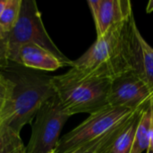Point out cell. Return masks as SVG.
<instances>
[{"mask_svg":"<svg viewBox=\"0 0 153 153\" xmlns=\"http://www.w3.org/2000/svg\"><path fill=\"white\" fill-rule=\"evenodd\" d=\"M0 71L13 84L11 100L0 117V124L20 134L23 126L36 117L42 104L56 95L51 76L13 62Z\"/></svg>","mask_w":153,"mask_h":153,"instance_id":"obj_1","label":"cell"},{"mask_svg":"<svg viewBox=\"0 0 153 153\" xmlns=\"http://www.w3.org/2000/svg\"><path fill=\"white\" fill-rule=\"evenodd\" d=\"M134 14L126 21L111 28L78 59L72 61L71 67L112 80L131 69L129 57V31Z\"/></svg>","mask_w":153,"mask_h":153,"instance_id":"obj_2","label":"cell"},{"mask_svg":"<svg viewBox=\"0 0 153 153\" xmlns=\"http://www.w3.org/2000/svg\"><path fill=\"white\" fill-rule=\"evenodd\" d=\"M51 82L64 112L69 117L79 113L91 115L108 106L110 79L71 67L63 74L51 76Z\"/></svg>","mask_w":153,"mask_h":153,"instance_id":"obj_3","label":"cell"},{"mask_svg":"<svg viewBox=\"0 0 153 153\" xmlns=\"http://www.w3.org/2000/svg\"><path fill=\"white\" fill-rule=\"evenodd\" d=\"M6 40L10 62H13L20 47L33 43L48 49L66 66H71L72 60L60 51L46 30L35 0H22L18 22L12 31L8 33Z\"/></svg>","mask_w":153,"mask_h":153,"instance_id":"obj_4","label":"cell"},{"mask_svg":"<svg viewBox=\"0 0 153 153\" xmlns=\"http://www.w3.org/2000/svg\"><path fill=\"white\" fill-rule=\"evenodd\" d=\"M134 111L108 105L91 114L78 126L60 138L54 153H67L99 139L127 120Z\"/></svg>","mask_w":153,"mask_h":153,"instance_id":"obj_5","label":"cell"},{"mask_svg":"<svg viewBox=\"0 0 153 153\" xmlns=\"http://www.w3.org/2000/svg\"><path fill=\"white\" fill-rule=\"evenodd\" d=\"M70 117L66 115L56 95L45 101L32 124L31 135L25 153H54L60 133Z\"/></svg>","mask_w":153,"mask_h":153,"instance_id":"obj_6","label":"cell"},{"mask_svg":"<svg viewBox=\"0 0 153 153\" xmlns=\"http://www.w3.org/2000/svg\"><path fill=\"white\" fill-rule=\"evenodd\" d=\"M153 98V89L133 70L111 80L108 104L136 110Z\"/></svg>","mask_w":153,"mask_h":153,"instance_id":"obj_7","label":"cell"},{"mask_svg":"<svg viewBox=\"0 0 153 153\" xmlns=\"http://www.w3.org/2000/svg\"><path fill=\"white\" fill-rule=\"evenodd\" d=\"M88 4L94 19L97 39L133 15L129 0H89Z\"/></svg>","mask_w":153,"mask_h":153,"instance_id":"obj_8","label":"cell"},{"mask_svg":"<svg viewBox=\"0 0 153 153\" xmlns=\"http://www.w3.org/2000/svg\"><path fill=\"white\" fill-rule=\"evenodd\" d=\"M128 45L131 69L153 89V48L143 38L135 20L130 27Z\"/></svg>","mask_w":153,"mask_h":153,"instance_id":"obj_9","label":"cell"},{"mask_svg":"<svg viewBox=\"0 0 153 153\" xmlns=\"http://www.w3.org/2000/svg\"><path fill=\"white\" fill-rule=\"evenodd\" d=\"M13 63L37 71H55L66 66L48 49L33 43L24 44L17 51Z\"/></svg>","mask_w":153,"mask_h":153,"instance_id":"obj_10","label":"cell"},{"mask_svg":"<svg viewBox=\"0 0 153 153\" xmlns=\"http://www.w3.org/2000/svg\"><path fill=\"white\" fill-rule=\"evenodd\" d=\"M147 103L134 112L133 116L127 120L122 131L103 153H131L135 133Z\"/></svg>","mask_w":153,"mask_h":153,"instance_id":"obj_11","label":"cell"},{"mask_svg":"<svg viewBox=\"0 0 153 153\" xmlns=\"http://www.w3.org/2000/svg\"><path fill=\"white\" fill-rule=\"evenodd\" d=\"M152 100L145 106L137 127L131 153H143L148 151L152 141Z\"/></svg>","mask_w":153,"mask_h":153,"instance_id":"obj_12","label":"cell"},{"mask_svg":"<svg viewBox=\"0 0 153 153\" xmlns=\"http://www.w3.org/2000/svg\"><path fill=\"white\" fill-rule=\"evenodd\" d=\"M127 120H126L125 122H123L122 124H120L119 126H117V127L112 129L110 132H108L105 135L100 137L99 139H97V140H95V141H93L91 143H89L87 144H84V145L81 146L80 148H78V149H76L74 151L69 152L67 153H100L101 151L103 150V148H105V147L108 146L109 144H111L112 142L117 138V136L119 134V133L124 128V126L126 124Z\"/></svg>","mask_w":153,"mask_h":153,"instance_id":"obj_13","label":"cell"},{"mask_svg":"<svg viewBox=\"0 0 153 153\" xmlns=\"http://www.w3.org/2000/svg\"><path fill=\"white\" fill-rule=\"evenodd\" d=\"M22 0H7L4 9L0 17V26L7 32H11L16 25L20 12Z\"/></svg>","mask_w":153,"mask_h":153,"instance_id":"obj_14","label":"cell"},{"mask_svg":"<svg viewBox=\"0 0 153 153\" xmlns=\"http://www.w3.org/2000/svg\"><path fill=\"white\" fill-rule=\"evenodd\" d=\"M12 90V82L0 71V117L4 114L9 105Z\"/></svg>","mask_w":153,"mask_h":153,"instance_id":"obj_15","label":"cell"},{"mask_svg":"<svg viewBox=\"0 0 153 153\" xmlns=\"http://www.w3.org/2000/svg\"><path fill=\"white\" fill-rule=\"evenodd\" d=\"M10 61L8 58V46L7 40L0 41V70L5 68L9 65Z\"/></svg>","mask_w":153,"mask_h":153,"instance_id":"obj_16","label":"cell"},{"mask_svg":"<svg viewBox=\"0 0 153 153\" xmlns=\"http://www.w3.org/2000/svg\"><path fill=\"white\" fill-rule=\"evenodd\" d=\"M152 141H151V146L150 150L153 152V98L152 100Z\"/></svg>","mask_w":153,"mask_h":153,"instance_id":"obj_17","label":"cell"},{"mask_svg":"<svg viewBox=\"0 0 153 153\" xmlns=\"http://www.w3.org/2000/svg\"><path fill=\"white\" fill-rule=\"evenodd\" d=\"M7 36H8V33L0 26V41L6 39H7Z\"/></svg>","mask_w":153,"mask_h":153,"instance_id":"obj_18","label":"cell"},{"mask_svg":"<svg viewBox=\"0 0 153 153\" xmlns=\"http://www.w3.org/2000/svg\"><path fill=\"white\" fill-rule=\"evenodd\" d=\"M146 12H147L148 13L153 12V0L149 1V3H148V4H147V7H146Z\"/></svg>","mask_w":153,"mask_h":153,"instance_id":"obj_19","label":"cell"},{"mask_svg":"<svg viewBox=\"0 0 153 153\" xmlns=\"http://www.w3.org/2000/svg\"><path fill=\"white\" fill-rule=\"evenodd\" d=\"M6 1L7 0H0V17L2 15V13L4 9V6L6 4Z\"/></svg>","mask_w":153,"mask_h":153,"instance_id":"obj_20","label":"cell"},{"mask_svg":"<svg viewBox=\"0 0 153 153\" xmlns=\"http://www.w3.org/2000/svg\"><path fill=\"white\" fill-rule=\"evenodd\" d=\"M146 153H153V152L151 151V150H150V149H148V151L146 152Z\"/></svg>","mask_w":153,"mask_h":153,"instance_id":"obj_21","label":"cell"},{"mask_svg":"<svg viewBox=\"0 0 153 153\" xmlns=\"http://www.w3.org/2000/svg\"><path fill=\"white\" fill-rule=\"evenodd\" d=\"M0 128H1V125H0Z\"/></svg>","mask_w":153,"mask_h":153,"instance_id":"obj_22","label":"cell"},{"mask_svg":"<svg viewBox=\"0 0 153 153\" xmlns=\"http://www.w3.org/2000/svg\"><path fill=\"white\" fill-rule=\"evenodd\" d=\"M23 153H25V151H24V152H23Z\"/></svg>","mask_w":153,"mask_h":153,"instance_id":"obj_23","label":"cell"}]
</instances>
